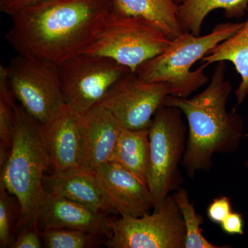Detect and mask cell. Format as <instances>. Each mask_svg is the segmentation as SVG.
<instances>
[{"instance_id":"11","label":"cell","mask_w":248,"mask_h":248,"mask_svg":"<svg viewBox=\"0 0 248 248\" xmlns=\"http://www.w3.org/2000/svg\"><path fill=\"white\" fill-rule=\"evenodd\" d=\"M42 131L54 173L81 169L84 156L81 112L64 104L42 124Z\"/></svg>"},{"instance_id":"26","label":"cell","mask_w":248,"mask_h":248,"mask_svg":"<svg viewBox=\"0 0 248 248\" xmlns=\"http://www.w3.org/2000/svg\"><path fill=\"white\" fill-rule=\"evenodd\" d=\"M220 225L227 234H244V219L241 214L232 212Z\"/></svg>"},{"instance_id":"22","label":"cell","mask_w":248,"mask_h":248,"mask_svg":"<svg viewBox=\"0 0 248 248\" xmlns=\"http://www.w3.org/2000/svg\"><path fill=\"white\" fill-rule=\"evenodd\" d=\"M43 247L89 248L96 247L100 236L70 229H50L40 232Z\"/></svg>"},{"instance_id":"28","label":"cell","mask_w":248,"mask_h":248,"mask_svg":"<svg viewBox=\"0 0 248 248\" xmlns=\"http://www.w3.org/2000/svg\"><path fill=\"white\" fill-rule=\"evenodd\" d=\"M174 1H176V3H177L178 5H179L182 4V3L184 2V1H185L186 0H174Z\"/></svg>"},{"instance_id":"2","label":"cell","mask_w":248,"mask_h":248,"mask_svg":"<svg viewBox=\"0 0 248 248\" xmlns=\"http://www.w3.org/2000/svg\"><path fill=\"white\" fill-rule=\"evenodd\" d=\"M226 62H217L208 87L191 99L170 94L165 99L164 105L180 109L187 120L182 165L191 179L211 170L215 155L236 153L244 136L242 117L235 109L227 110L232 86L226 79Z\"/></svg>"},{"instance_id":"14","label":"cell","mask_w":248,"mask_h":248,"mask_svg":"<svg viewBox=\"0 0 248 248\" xmlns=\"http://www.w3.org/2000/svg\"><path fill=\"white\" fill-rule=\"evenodd\" d=\"M84 156L81 170L94 173L110 161L122 127L100 104L81 113Z\"/></svg>"},{"instance_id":"9","label":"cell","mask_w":248,"mask_h":248,"mask_svg":"<svg viewBox=\"0 0 248 248\" xmlns=\"http://www.w3.org/2000/svg\"><path fill=\"white\" fill-rule=\"evenodd\" d=\"M65 103L83 113L97 105L130 71L112 59L81 54L58 64Z\"/></svg>"},{"instance_id":"29","label":"cell","mask_w":248,"mask_h":248,"mask_svg":"<svg viewBox=\"0 0 248 248\" xmlns=\"http://www.w3.org/2000/svg\"><path fill=\"white\" fill-rule=\"evenodd\" d=\"M246 166H247V168L248 169V161H247V162H246Z\"/></svg>"},{"instance_id":"21","label":"cell","mask_w":248,"mask_h":248,"mask_svg":"<svg viewBox=\"0 0 248 248\" xmlns=\"http://www.w3.org/2000/svg\"><path fill=\"white\" fill-rule=\"evenodd\" d=\"M177 203L185 223L186 239L185 248H226L231 245L219 246L210 243L202 232L201 225L204 223L203 217L196 213L194 203H191L188 192L180 187L172 194Z\"/></svg>"},{"instance_id":"5","label":"cell","mask_w":248,"mask_h":248,"mask_svg":"<svg viewBox=\"0 0 248 248\" xmlns=\"http://www.w3.org/2000/svg\"><path fill=\"white\" fill-rule=\"evenodd\" d=\"M172 40L148 19L110 10L84 53L112 59L135 73L142 63L167 50Z\"/></svg>"},{"instance_id":"3","label":"cell","mask_w":248,"mask_h":248,"mask_svg":"<svg viewBox=\"0 0 248 248\" xmlns=\"http://www.w3.org/2000/svg\"><path fill=\"white\" fill-rule=\"evenodd\" d=\"M15 111L12 148L1 167L0 183L17 199L19 206L17 225L21 232L38 227L41 205L47 193L44 186L45 172L50 167V161L42 123L20 104H16Z\"/></svg>"},{"instance_id":"25","label":"cell","mask_w":248,"mask_h":248,"mask_svg":"<svg viewBox=\"0 0 248 248\" xmlns=\"http://www.w3.org/2000/svg\"><path fill=\"white\" fill-rule=\"evenodd\" d=\"M43 247L41 232L38 227H32L19 232V236L10 248H41Z\"/></svg>"},{"instance_id":"24","label":"cell","mask_w":248,"mask_h":248,"mask_svg":"<svg viewBox=\"0 0 248 248\" xmlns=\"http://www.w3.org/2000/svg\"><path fill=\"white\" fill-rule=\"evenodd\" d=\"M232 212L231 200L226 196H221L215 199L208 205L207 215L213 223L221 224Z\"/></svg>"},{"instance_id":"4","label":"cell","mask_w":248,"mask_h":248,"mask_svg":"<svg viewBox=\"0 0 248 248\" xmlns=\"http://www.w3.org/2000/svg\"><path fill=\"white\" fill-rule=\"evenodd\" d=\"M244 24L221 23L203 36L183 31L167 50L142 63L135 73L144 81L166 83L170 95L188 97L209 81L204 73L205 66L191 71L192 67L212 49L236 33Z\"/></svg>"},{"instance_id":"15","label":"cell","mask_w":248,"mask_h":248,"mask_svg":"<svg viewBox=\"0 0 248 248\" xmlns=\"http://www.w3.org/2000/svg\"><path fill=\"white\" fill-rule=\"evenodd\" d=\"M48 192H53L104 214L115 212L103 193L94 173L79 169L45 176Z\"/></svg>"},{"instance_id":"10","label":"cell","mask_w":248,"mask_h":248,"mask_svg":"<svg viewBox=\"0 0 248 248\" xmlns=\"http://www.w3.org/2000/svg\"><path fill=\"white\" fill-rule=\"evenodd\" d=\"M170 94L166 83L144 81L136 73L130 72L115 83L99 104L123 128H149L155 112Z\"/></svg>"},{"instance_id":"27","label":"cell","mask_w":248,"mask_h":248,"mask_svg":"<svg viewBox=\"0 0 248 248\" xmlns=\"http://www.w3.org/2000/svg\"><path fill=\"white\" fill-rule=\"evenodd\" d=\"M43 0H0V10L10 17L28 6Z\"/></svg>"},{"instance_id":"6","label":"cell","mask_w":248,"mask_h":248,"mask_svg":"<svg viewBox=\"0 0 248 248\" xmlns=\"http://www.w3.org/2000/svg\"><path fill=\"white\" fill-rule=\"evenodd\" d=\"M187 128L183 112L163 105L155 112L149 128L150 159L147 186L154 209L159 210L168 196L180 188L183 177L179 166L185 153Z\"/></svg>"},{"instance_id":"1","label":"cell","mask_w":248,"mask_h":248,"mask_svg":"<svg viewBox=\"0 0 248 248\" xmlns=\"http://www.w3.org/2000/svg\"><path fill=\"white\" fill-rule=\"evenodd\" d=\"M112 0H43L11 16L6 40L18 54L60 64L84 53Z\"/></svg>"},{"instance_id":"23","label":"cell","mask_w":248,"mask_h":248,"mask_svg":"<svg viewBox=\"0 0 248 248\" xmlns=\"http://www.w3.org/2000/svg\"><path fill=\"white\" fill-rule=\"evenodd\" d=\"M16 197L11 195L0 183V248L10 247L12 244L11 234L16 209L19 206Z\"/></svg>"},{"instance_id":"13","label":"cell","mask_w":248,"mask_h":248,"mask_svg":"<svg viewBox=\"0 0 248 248\" xmlns=\"http://www.w3.org/2000/svg\"><path fill=\"white\" fill-rule=\"evenodd\" d=\"M112 219L81 204L47 191L41 205L38 228L70 229L110 237Z\"/></svg>"},{"instance_id":"17","label":"cell","mask_w":248,"mask_h":248,"mask_svg":"<svg viewBox=\"0 0 248 248\" xmlns=\"http://www.w3.org/2000/svg\"><path fill=\"white\" fill-rule=\"evenodd\" d=\"M248 19L234 35L223 41L201 60L205 67L218 62H230L241 77L239 87L235 91L236 107L241 105L248 95Z\"/></svg>"},{"instance_id":"8","label":"cell","mask_w":248,"mask_h":248,"mask_svg":"<svg viewBox=\"0 0 248 248\" xmlns=\"http://www.w3.org/2000/svg\"><path fill=\"white\" fill-rule=\"evenodd\" d=\"M186 229L172 194L159 210L143 216L111 222L108 248H185Z\"/></svg>"},{"instance_id":"20","label":"cell","mask_w":248,"mask_h":248,"mask_svg":"<svg viewBox=\"0 0 248 248\" xmlns=\"http://www.w3.org/2000/svg\"><path fill=\"white\" fill-rule=\"evenodd\" d=\"M15 97L6 73L0 66V167L6 163L12 148L15 121Z\"/></svg>"},{"instance_id":"12","label":"cell","mask_w":248,"mask_h":248,"mask_svg":"<svg viewBox=\"0 0 248 248\" xmlns=\"http://www.w3.org/2000/svg\"><path fill=\"white\" fill-rule=\"evenodd\" d=\"M107 202L121 217L136 218L154 209L148 186L113 161H108L94 172Z\"/></svg>"},{"instance_id":"7","label":"cell","mask_w":248,"mask_h":248,"mask_svg":"<svg viewBox=\"0 0 248 248\" xmlns=\"http://www.w3.org/2000/svg\"><path fill=\"white\" fill-rule=\"evenodd\" d=\"M6 70L16 99L40 123L66 104L57 63L18 54Z\"/></svg>"},{"instance_id":"16","label":"cell","mask_w":248,"mask_h":248,"mask_svg":"<svg viewBox=\"0 0 248 248\" xmlns=\"http://www.w3.org/2000/svg\"><path fill=\"white\" fill-rule=\"evenodd\" d=\"M111 10L123 16L151 21L170 40L183 32L178 19L179 5L174 0H112Z\"/></svg>"},{"instance_id":"18","label":"cell","mask_w":248,"mask_h":248,"mask_svg":"<svg viewBox=\"0 0 248 248\" xmlns=\"http://www.w3.org/2000/svg\"><path fill=\"white\" fill-rule=\"evenodd\" d=\"M149 159V128H122L110 161L120 164L147 185Z\"/></svg>"},{"instance_id":"19","label":"cell","mask_w":248,"mask_h":248,"mask_svg":"<svg viewBox=\"0 0 248 248\" xmlns=\"http://www.w3.org/2000/svg\"><path fill=\"white\" fill-rule=\"evenodd\" d=\"M248 0H186L179 5L178 19L183 31L200 35L205 17L214 10L223 9L228 19L244 17Z\"/></svg>"}]
</instances>
